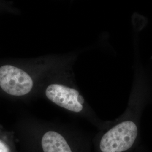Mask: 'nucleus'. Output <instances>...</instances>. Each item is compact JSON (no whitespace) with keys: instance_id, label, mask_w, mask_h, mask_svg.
<instances>
[{"instance_id":"f03ea898","label":"nucleus","mask_w":152,"mask_h":152,"mask_svg":"<svg viewBox=\"0 0 152 152\" xmlns=\"http://www.w3.org/2000/svg\"><path fill=\"white\" fill-rule=\"evenodd\" d=\"M33 87L32 78L26 71L14 65L0 66V87L6 94L23 96L31 92Z\"/></svg>"},{"instance_id":"20e7f679","label":"nucleus","mask_w":152,"mask_h":152,"mask_svg":"<svg viewBox=\"0 0 152 152\" xmlns=\"http://www.w3.org/2000/svg\"><path fill=\"white\" fill-rule=\"evenodd\" d=\"M0 152H10L9 147L5 143L0 139Z\"/></svg>"},{"instance_id":"f257e3e1","label":"nucleus","mask_w":152,"mask_h":152,"mask_svg":"<svg viewBox=\"0 0 152 152\" xmlns=\"http://www.w3.org/2000/svg\"><path fill=\"white\" fill-rule=\"evenodd\" d=\"M41 152H92L89 139L82 135H66L58 131L44 132L39 141Z\"/></svg>"},{"instance_id":"7ed1b4c3","label":"nucleus","mask_w":152,"mask_h":152,"mask_svg":"<svg viewBox=\"0 0 152 152\" xmlns=\"http://www.w3.org/2000/svg\"><path fill=\"white\" fill-rule=\"evenodd\" d=\"M45 94L50 101L72 112L80 113L85 108V100L76 89L54 83L46 88Z\"/></svg>"}]
</instances>
